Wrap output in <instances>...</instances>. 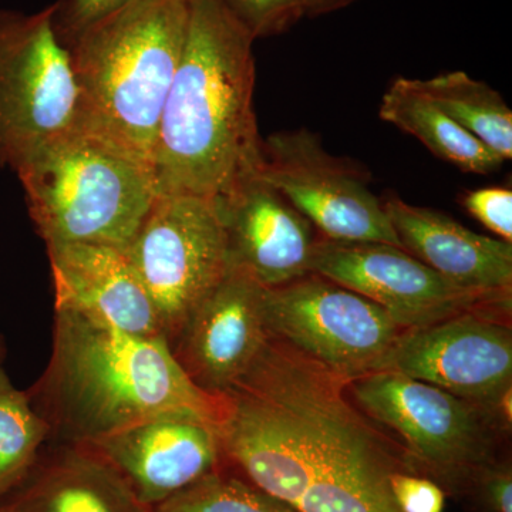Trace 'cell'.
I'll use <instances>...</instances> for the list:
<instances>
[{
  "instance_id": "cell-1",
  "label": "cell",
  "mask_w": 512,
  "mask_h": 512,
  "mask_svg": "<svg viewBox=\"0 0 512 512\" xmlns=\"http://www.w3.org/2000/svg\"><path fill=\"white\" fill-rule=\"evenodd\" d=\"M348 384L269 338L222 394L225 466L298 512H402L392 478L419 473Z\"/></svg>"
},
{
  "instance_id": "cell-2",
  "label": "cell",
  "mask_w": 512,
  "mask_h": 512,
  "mask_svg": "<svg viewBox=\"0 0 512 512\" xmlns=\"http://www.w3.org/2000/svg\"><path fill=\"white\" fill-rule=\"evenodd\" d=\"M183 56L158 127L151 174L157 195L220 198L258 171L255 39L221 0H188Z\"/></svg>"
},
{
  "instance_id": "cell-3",
  "label": "cell",
  "mask_w": 512,
  "mask_h": 512,
  "mask_svg": "<svg viewBox=\"0 0 512 512\" xmlns=\"http://www.w3.org/2000/svg\"><path fill=\"white\" fill-rule=\"evenodd\" d=\"M28 394L50 439L73 446L161 414H191L217 427L224 414V397L198 389L167 340L66 309H55L52 355Z\"/></svg>"
},
{
  "instance_id": "cell-4",
  "label": "cell",
  "mask_w": 512,
  "mask_h": 512,
  "mask_svg": "<svg viewBox=\"0 0 512 512\" xmlns=\"http://www.w3.org/2000/svg\"><path fill=\"white\" fill-rule=\"evenodd\" d=\"M188 16V0H130L67 46L79 87L82 134L151 170Z\"/></svg>"
},
{
  "instance_id": "cell-5",
  "label": "cell",
  "mask_w": 512,
  "mask_h": 512,
  "mask_svg": "<svg viewBox=\"0 0 512 512\" xmlns=\"http://www.w3.org/2000/svg\"><path fill=\"white\" fill-rule=\"evenodd\" d=\"M16 174L46 244L126 249L157 197L150 168L82 133L49 144Z\"/></svg>"
},
{
  "instance_id": "cell-6",
  "label": "cell",
  "mask_w": 512,
  "mask_h": 512,
  "mask_svg": "<svg viewBox=\"0 0 512 512\" xmlns=\"http://www.w3.org/2000/svg\"><path fill=\"white\" fill-rule=\"evenodd\" d=\"M350 396L386 433L394 434L414 470L444 493L467 498L478 478L503 461L493 407L461 399L397 373H367L348 384Z\"/></svg>"
},
{
  "instance_id": "cell-7",
  "label": "cell",
  "mask_w": 512,
  "mask_h": 512,
  "mask_svg": "<svg viewBox=\"0 0 512 512\" xmlns=\"http://www.w3.org/2000/svg\"><path fill=\"white\" fill-rule=\"evenodd\" d=\"M82 133L72 57L55 3L26 15L0 9V168L18 173L60 138Z\"/></svg>"
},
{
  "instance_id": "cell-8",
  "label": "cell",
  "mask_w": 512,
  "mask_h": 512,
  "mask_svg": "<svg viewBox=\"0 0 512 512\" xmlns=\"http://www.w3.org/2000/svg\"><path fill=\"white\" fill-rule=\"evenodd\" d=\"M124 251L168 345L229 269L220 207L200 195H157Z\"/></svg>"
},
{
  "instance_id": "cell-9",
  "label": "cell",
  "mask_w": 512,
  "mask_h": 512,
  "mask_svg": "<svg viewBox=\"0 0 512 512\" xmlns=\"http://www.w3.org/2000/svg\"><path fill=\"white\" fill-rule=\"evenodd\" d=\"M264 312L269 338L349 382L375 372L403 332L382 306L313 272L266 288Z\"/></svg>"
},
{
  "instance_id": "cell-10",
  "label": "cell",
  "mask_w": 512,
  "mask_h": 512,
  "mask_svg": "<svg viewBox=\"0 0 512 512\" xmlns=\"http://www.w3.org/2000/svg\"><path fill=\"white\" fill-rule=\"evenodd\" d=\"M311 272L382 306L403 330L466 313L511 315L512 291L463 288L399 247L318 238Z\"/></svg>"
},
{
  "instance_id": "cell-11",
  "label": "cell",
  "mask_w": 512,
  "mask_h": 512,
  "mask_svg": "<svg viewBox=\"0 0 512 512\" xmlns=\"http://www.w3.org/2000/svg\"><path fill=\"white\" fill-rule=\"evenodd\" d=\"M258 174L311 222L320 238L403 249L367 178L329 154L311 131H281L262 140Z\"/></svg>"
},
{
  "instance_id": "cell-12",
  "label": "cell",
  "mask_w": 512,
  "mask_h": 512,
  "mask_svg": "<svg viewBox=\"0 0 512 512\" xmlns=\"http://www.w3.org/2000/svg\"><path fill=\"white\" fill-rule=\"evenodd\" d=\"M375 372L412 377L494 409L512 382L510 323L507 316L466 313L403 330Z\"/></svg>"
},
{
  "instance_id": "cell-13",
  "label": "cell",
  "mask_w": 512,
  "mask_h": 512,
  "mask_svg": "<svg viewBox=\"0 0 512 512\" xmlns=\"http://www.w3.org/2000/svg\"><path fill=\"white\" fill-rule=\"evenodd\" d=\"M265 289L247 271L229 265L171 343L178 365L202 392L227 393L268 342Z\"/></svg>"
},
{
  "instance_id": "cell-14",
  "label": "cell",
  "mask_w": 512,
  "mask_h": 512,
  "mask_svg": "<svg viewBox=\"0 0 512 512\" xmlns=\"http://www.w3.org/2000/svg\"><path fill=\"white\" fill-rule=\"evenodd\" d=\"M83 447L103 458L147 508L224 466L217 426L191 414H161Z\"/></svg>"
},
{
  "instance_id": "cell-15",
  "label": "cell",
  "mask_w": 512,
  "mask_h": 512,
  "mask_svg": "<svg viewBox=\"0 0 512 512\" xmlns=\"http://www.w3.org/2000/svg\"><path fill=\"white\" fill-rule=\"evenodd\" d=\"M215 200L227 235L229 265L244 269L266 288L311 274L316 229L258 171Z\"/></svg>"
},
{
  "instance_id": "cell-16",
  "label": "cell",
  "mask_w": 512,
  "mask_h": 512,
  "mask_svg": "<svg viewBox=\"0 0 512 512\" xmlns=\"http://www.w3.org/2000/svg\"><path fill=\"white\" fill-rule=\"evenodd\" d=\"M55 309L80 313L144 338H163L153 302L126 251L110 245L46 244Z\"/></svg>"
},
{
  "instance_id": "cell-17",
  "label": "cell",
  "mask_w": 512,
  "mask_h": 512,
  "mask_svg": "<svg viewBox=\"0 0 512 512\" xmlns=\"http://www.w3.org/2000/svg\"><path fill=\"white\" fill-rule=\"evenodd\" d=\"M404 251L454 284L478 291H512V245L477 234L443 212L383 201Z\"/></svg>"
},
{
  "instance_id": "cell-18",
  "label": "cell",
  "mask_w": 512,
  "mask_h": 512,
  "mask_svg": "<svg viewBox=\"0 0 512 512\" xmlns=\"http://www.w3.org/2000/svg\"><path fill=\"white\" fill-rule=\"evenodd\" d=\"M0 512H150L92 450L59 444L40 453L18 487L0 498Z\"/></svg>"
},
{
  "instance_id": "cell-19",
  "label": "cell",
  "mask_w": 512,
  "mask_h": 512,
  "mask_svg": "<svg viewBox=\"0 0 512 512\" xmlns=\"http://www.w3.org/2000/svg\"><path fill=\"white\" fill-rule=\"evenodd\" d=\"M380 119L420 141L434 156L474 174H490L504 160L471 136L420 89L417 79L394 80L383 94Z\"/></svg>"
},
{
  "instance_id": "cell-20",
  "label": "cell",
  "mask_w": 512,
  "mask_h": 512,
  "mask_svg": "<svg viewBox=\"0 0 512 512\" xmlns=\"http://www.w3.org/2000/svg\"><path fill=\"white\" fill-rule=\"evenodd\" d=\"M420 89L451 120L504 161L512 157V111L493 87L467 73L440 74L419 80Z\"/></svg>"
},
{
  "instance_id": "cell-21",
  "label": "cell",
  "mask_w": 512,
  "mask_h": 512,
  "mask_svg": "<svg viewBox=\"0 0 512 512\" xmlns=\"http://www.w3.org/2000/svg\"><path fill=\"white\" fill-rule=\"evenodd\" d=\"M49 439V424L36 412L28 392L16 389L0 367V498L28 476Z\"/></svg>"
},
{
  "instance_id": "cell-22",
  "label": "cell",
  "mask_w": 512,
  "mask_h": 512,
  "mask_svg": "<svg viewBox=\"0 0 512 512\" xmlns=\"http://www.w3.org/2000/svg\"><path fill=\"white\" fill-rule=\"evenodd\" d=\"M150 512H298L227 466L150 508Z\"/></svg>"
},
{
  "instance_id": "cell-23",
  "label": "cell",
  "mask_w": 512,
  "mask_h": 512,
  "mask_svg": "<svg viewBox=\"0 0 512 512\" xmlns=\"http://www.w3.org/2000/svg\"><path fill=\"white\" fill-rule=\"evenodd\" d=\"M249 35L259 37L279 35L291 28L303 16L301 0H221Z\"/></svg>"
},
{
  "instance_id": "cell-24",
  "label": "cell",
  "mask_w": 512,
  "mask_h": 512,
  "mask_svg": "<svg viewBox=\"0 0 512 512\" xmlns=\"http://www.w3.org/2000/svg\"><path fill=\"white\" fill-rule=\"evenodd\" d=\"M463 207L485 228L505 242L512 241V191L485 187L463 195Z\"/></svg>"
},
{
  "instance_id": "cell-25",
  "label": "cell",
  "mask_w": 512,
  "mask_h": 512,
  "mask_svg": "<svg viewBox=\"0 0 512 512\" xmlns=\"http://www.w3.org/2000/svg\"><path fill=\"white\" fill-rule=\"evenodd\" d=\"M130 0H57L55 26L64 46H69L84 29L116 12Z\"/></svg>"
},
{
  "instance_id": "cell-26",
  "label": "cell",
  "mask_w": 512,
  "mask_h": 512,
  "mask_svg": "<svg viewBox=\"0 0 512 512\" xmlns=\"http://www.w3.org/2000/svg\"><path fill=\"white\" fill-rule=\"evenodd\" d=\"M392 491L402 512H443L446 493L430 478L414 473H397Z\"/></svg>"
},
{
  "instance_id": "cell-27",
  "label": "cell",
  "mask_w": 512,
  "mask_h": 512,
  "mask_svg": "<svg viewBox=\"0 0 512 512\" xmlns=\"http://www.w3.org/2000/svg\"><path fill=\"white\" fill-rule=\"evenodd\" d=\"M470 503L481 512H512V470L500 461L478 478Z\"/></svg>"
},
{
  "instance_id": "cell-28",
  "label": "cell",
  "mask_w": 512,
  "mask_h": 512,
  "mask_svg": "<svg viewBox=\"0 0 512 512\" xmlns=\"http://www.w3.org/2000/svg\"><path fill=\"white\" fill-rule=\"evenodd\" d=\"M355 0H301L303 16H318L349 6Z\"/></svg>"
},
{
  "instance_id": "cell-29",
  "label": "cell",
  "mask_w": 512,
  "mask_h": 512,
  "mask_svg": "<svg viewBox=\"0 0 512 512\" xmlns=\"http://www.w3.org/2000/svg\"><path fill=\"white\" fill-rule=\"evenodd\" d=\"M3 357H5V348H3V342L0 340V367L3 365Z\"/></svg>"
}]
</instances>
